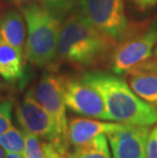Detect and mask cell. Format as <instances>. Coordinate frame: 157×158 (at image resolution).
Segmentation results:
<instances>
[{
  "label": "cell",
  "mask_w": 157,
  "mask_h": 158,
  "mask_svg": "<svg viewBox=\"0 0 157 158\" xmlns=\"http://www.w3.org/2000/svg\"><path fill=\"white\" fill-rule=\"evenodd\" d=\"M129 85L143 100L157 105V73H129Z\"/></svg>",
  "instance_id": "13"
},
{
  "label": "cell",
  "mask_w": 157,
  "mask_h": 158,
  "mask_svg": "<svg viewBox=\"0 0 157 158\" xmlns=\"http://www.w3.org/2000/svg\"><path fill=\"white\" fill-rule=\"evenodd\" d=\"M23 132L25 136V158H47L40 138L25 131Z\"/></svg>",
  "instance_id": "16"
},
{
  "label": "cell",
  "mask_w": 157,
  "mask_h": 158,
  "mask_svg": "<svg viewBox=\"0 0 157 158\" xmlns=\"http://www.w3.org/2000/svg\"><path fill=\"white\" fill-rule=\"evenodd\" d=\"M80 15L103 34L119 42L130 31L123 0H80Z\"/></svg>",
  "instance_id": "5"
},
{
  "label": "cell",
  "mask_w": 157,
  "mask_h": 158,
  "mask_svg": "<svg viewBox=\"0 0 157 158\" xmlns=\"http://www.w3.org/2000/svg\"><path fill=\"white\" fill-rule=\"evenodd\" d=\"M15 117L23 131L44 141L54 143L66 150L68 149V142L60 137L55 122L38 102L33 90H30L23 101L16 106Z\"/></svg>",
  "instance_id": "6"
},
{
  "label": "cell",
  "mask_w": 157,
  "mask_h": 158,
  "mask_svg": "<svg viewBox=\"0 0 157 158\" xmlns=\"http://www.w3.org/2000/svg\"><path fill=\"white\" fill-rule=\"evenodd\" d=\"M44 6L57 18H62L75 7L78 0H43Z\"/></svg>",
  "instance_id": "17"
},
{
  "label": "cell",
  "mask_w": 157,
  "mask_h": 158,
  "mask_svg": "<svg viewBox=\"0 0 157 158\" xmlns=\"http://www.w3.org/2000/svg\"><path fill=\"white\" fill-rule=\"evenodd\" d=\"M0 146L6 152L25 154V136L24 132L14 126H11L4 134L0 136Z\"/></svg>",
  "instance_id": "15"
},
{
  "label": "cell",
  "mask_w": 157,
  "mask_h": 158,
  "mask_svg": "<svg viewBox=\"0 0 157 158\" xmlns=\"http://www.w3.org/2000/svg\"><path fill=\"white\" fill-rule=\"evenodd\" d=\"M157 45V23L131 30L118 42L111 54V70L115 75L128 73L132 69L153 55Z\"/></svg>",
  "instance_id": "4"
},
{
  "label": "cell",
  "mask_w": 157,
  "mask_h": 158,
  "mask_svg": "<svg viewBox=\"0 0 157 158\" xmlns=\"http://www.w3.org/2000/svg\"><path fill=\"white\" fill-rule=\"evenodd\" d=\"M5 158H25L24 155L19 153H14V152H6V157Z\"/></svg>",
  "instance_id": "22"
},
{
  "label": "cell",
  "mask_w": 157,
  "mask_h": 158,
  "mask_svg": "<svg viewBox=\"0 0 157 158\" xmlns=\"http://www.w3.org/2000/svg\"><path fill=\"white\" fill-rule=\"evenodd\" d=\"M153 56H154V57H157V47L154 49V51H153Z\"/></svg>",
  "instance_id": "24"
},
{
  "label": "cell",
  "mask_w": 157,
  "mask_h": 158,
  "mask_svg": "<svg viewBox=\"0 0 157 158\" xmlns=\"http://www.w3.org/2000/svg\"><path fill=\"white\" fill-rule=\"evenodd\" d=\"M0 76L14 84L25 79L24 53L0 39Z\"/></svg>",
  "instance_id": "12"
},
{
  "label": "cell",
  "mask_w": 157,
  "mask_h": 158,
  "mask_svg": "<svg viewBox=\"0 0 157 158\" xmlns=\"http://www.w3.org/2000/svg\"><path fill=\"white\" fill-rule=\"evenodd\" d=\"M116 44L114 39L92 27L78 12L62 23L57 55L76 68H91L111 56Z\"/></svg>",
  "instance_id": "2"
},
{
  "label": "cell",
  "mask_w": 157,
  "mask_h": 158,
  "mask_svg": "<svg viewBox=\"0 0 157 158\" xmlns=\"http://www.w3.org/2000/svg\"><path fill=\"white\" fill-rule=\"evenodd\" d=\"M68 158H112L106 134H101L84 145L75 147Z\"/></svg>",
  "instance_id": "14"
},
{
  "label": "cell",
  "mask_w": 157,
  "mask_h": 158,
  "mask_svg": "<svg viewBox=\"0 0 157 158\" xmlns=\"http://www.w3.org/2000/svg\"><path fill=\"white\" fill-rule=\"evenodd\" d=\"M80 79L101 95L109 120L147 127L157 123V107L139 97L131 86L115 73L89 70Z\"/></svg>",
  "instance_id": "1"
},
{
  "label": "cell",
  "mask_w": 157,
  "mask_h": 158,
  "mask_svg": "<svg viewBox=\"0 0 157 158\" xmlns=\"http://www.w3.org/2000/svg\"><path fill=\"white\" fill-rule=\"evenodd\" d=\"M157 73V57L154 59H147L146 61L140 63L134 69H132L128 73Z\"/></svg>",
  "instance_id": "19"
},
{
  "label": "cell",
  "mask_w": 157,
  "mask_h": 158,
  "mask_svg": "<svg viewBox=\"0 0 157 158\" xmlns=\"http://www.w3.org/2000/svg\"><path fill=\"white\" fill-rule=\"evenodd\" d=\"M0 92H1V85H0Z\"/></svg>",
  "instance_id": "25"
},
{
  "label": "cell",
  "mask_w": 157,
  "mask_h": 158,
  "mask_svg": "<svg viewBox=\"0 0 157 158\" xmlns=\"http://www.w3.org/2000/svg\"><path fill=\"white\" fill-rule=\"evenodd\" d=\"M0 39L24 53L27 26L22 13L9 10L0 16Z\"/></svg>",
  "instance_id": "11"
},
{
  "label": "cell",
  "mask_w": 157,
  "mask_h": 158,
  "mask_svg": "<svg viewBox=\"0 0 157 158\" xmlns=\"http://www.w3.org/2000/svg\"><path fill=\"white\" fill-rule=\"evenodd\" d=\"M12 109L13 103L11 100L7 99L0 102V136L12 126Z\"/></svg>",
  "instance_id": "18"
},
{
  "label": "cell",
  "mask_w": 157,
  "mask_h": 158,
  "mask_svg": "<svg viewBox=\"0 0 157 158\" xmlns=\"http://www.w3.org/2000/svg\"><path fill=\"white\" fill-rule=\"evenodd\" d=\"M64 102L72 111L90 118L109 120L101 95L81 79L64 77Z\"/></svg>",
  "instance_id": "8"
},
{
  "label": "cell",
  "mask_w": 157,
  "mask_h": 158,
  "mask_svg": "<svg viewBox=\"0 0 157 158\" xmlns=\"http://www.w3.org/2000/svg\"><path fill=\"white\" fill-rule=\"evenodd\" d=\"M147 158H157V126L150 131L147 143Z\"/></svg>",
  "instance_id": "20"
},
{
  "label": "cell",
  "mask_w": 157,
  "mask_h": 158,
  "mask_svg": "<svg viewBox=\"0 0 157 158\" xmlns=\"http://www.w3.org/2000/svg\"><path fill=\"white\" fill-rule=\"evenodd\" d=\"M13 1L16 3H25V4H27V3L37 2V1H40V0H13Z\"/></svg>",
  "instance_id": "23"
},
{
  "label": "cell",
  "mask_w": 157,
  "mask_h": 158,
  "mask_svg": "<svg viewBox=\"0 0 157 158\" xmlns=\"http://www.w3.org/2000/svg\"><path fill=\"white\" fill-rule=\"evenodd\" d=\"M33 93L38 102L55 122L60 137L68 141V123L64 102V77L51 73H44Z\"/></svg>",
  "instance_id": "7"
},
{
  "label": "cell",
  "mask_w": 157,
  "mask_h": 158,
  "mask_svg": "<svg viewBox=\"0 0 157 158\" xmlns=\"http://www.w3.org/2000/svg\"><path fill=\"white\" fill-rule=\"evenodd\" d=\"M123 123H112L94 120L90 118H72L68 122V141L69 145L79 147L90 142L101 134H107L111 131L122 127Z\"/></svg>",
  "instance_id": "10"
},
{
  "label": "cell",
  "mask_w": 157,
  "mask_h": 158,
  "mask_svg": "<svg viewBox=\"0 0 157 158\" xmlns=\"http://www.w3.org/2000/svg\"><path fill=\"white\" fill-rule=\"evenodd\" d=\"M27 26L25 58L38 68L50 64L57 55L60 19L36 2L22 7Z\"/></svg>",
  "instance_id": "3"
},
{
  "label": "cell",
  "mask_w": 157,
  "mask_h": 158,
  "mask_svg": "<svg viewBox=\"0 0 157 158\" xmlns=\"http://www.w3.org/2000/svg\"><path fill=\"white\" fill-rule=\"evenodd\" d=\"M131 2L134 3V5L142 11L147 10V9L151 8L155 4H157V0H131Z\"/></svg>",
  "instance_id": "21"
},
{
  "label": "cell",
  "mask_w": 157,
  "mask_h": 158,
  "mask_svg": "<svg viewBox=\"0 0 157 158\" xmlns=\"http://www.w3.org/2000/svg\"><path fill=\"white\" fill-rule=\"evenodd\" d=\"M149 127L123 124L106 134L112 158H147Z\"/></svg>",
  "instance_id": "9"
}]
</instances>
